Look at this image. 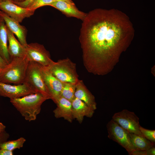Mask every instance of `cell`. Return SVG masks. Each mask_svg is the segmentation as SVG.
Wrapping results in <instances>:
<instances>
[{
  "label": "cell",
  "instance_id": "34",
  "mask_svg": "<svg viewBox=\"0 0 155 155\" xmlns=\"http://www.w3.org/2000/svg\"><path fill=\"white\" fill-rule=\"evenodd\" d=\"M1 17V15H0V17Z\"/></svg>",
  "mask_w": 155,
  "mask_h": 155
},
{
  "label": "cell",
  "instance_id": "19",
  "mask_svg": "<svg viewBox=\"0 0 155 155\" xmlns=\"http://www.w3.org/2000/svg\"><path fill=\"white\" fill-rule=\"evenodd\" d=\"M130 140L135 150H147L155 146L152 142L143 136L130 133Z\"/></svg>",
  "mask_w": 155,
  "mask_h": 155
},
{
  "label": "cell",
  "instance_id": "8",
  "mask_svg": "<svg viewBox=\"0 0 155 155\" xmlns=\"http://www.w3.org/2000/svg\"><path fill=\"white\" fill-rule=\"evenodd\" d=\"M112 118L113 120L129 133L143 136L140 130L139 118L133 112L124 109L115 113Z\"/></svg>",
  "mask_w": 155,
  "mask_h": 155
},
{
  "label": "cell",
  "instance_id": "5",
  "mask_svg": "<svg viewBox=\"0 0 155 155\" xmlns=\"http://www.w3.org/2000/svg\"><path fill=\"white\" fill-rule=\"evenodd\" d=\"M24 83L27 84L36 93H41L51 99V95L45 83L39 64L29 61Z\"/></svg>",
  "mask_w": 155,
  "mask_h": 155
},
{
  "label": "cell",
  "instance_id": "2",
  "mask_svg": "<svg viewBox=\"0 0 155 155\" xmlns=\"http://www.w3.org/2000/svg\"><path fill=\"white\" fill-rule=\"evenodd\" d=\"M49 99L47 96L37 92L10 99V102L26 120L30 122L36 120L40 112L42 104Z\"/></svg>",
  "mask_w": 155,
  "mask_h": 155
},
{
  "label": "cell",
  "instance_id": "24",
  "mask_svg": "<svg viewBox=\"0 0 155 155\" xmlns=\"http://www.w3.org/2000/svg\"><path fill=\"white\" fill-rule=\"evenodd\" d=\"M155 146L147 150H135L131 153V155H155Z\"/></svg>",
  "mask_w": 155,
  "mask_h": 155
},
{
  "label": "cell",
  "instance_id": "16",
  "mask_svg": "<svg viewBox=\"0 0 155 155\" xmlns=\"http://www.w3.org/2000/svg\"><path fill=\"white\" fill-rule=\"evenodd\" d=\"M75 96L93 110L96 109L97 104L95 97L87 88L82 80H79L76 84Z\"/></svg>",
  "mask_w": 155,
  "mask_h": 155
},
{
  "label": "cell",
  "instance_id": "13",
  "mask_svg": "<svg viewBox=\"0 0 155 155\" xmlns=\"http://www.w3.org/2000/svg\"><path fill=\"white\" fill-rule=\"evenodd\" d=\"M71 103L73 119H76L80 123L82 122L84 117L91 118L94 113V110L78 98H75Z\"/></svg>",
  "mask_w": 155,
  "mask_h": 155
},
{
  "label": "cell",
  "instance_id": "14",
  "mask_svg": "<svg viewBox=\"0 0 155 155\" xmlns=\"http://www.w3.org/2000/svg\"><path fill=\"white\" fill-rule=\"evenodd\" d=\"M49 6L57 9L67 16L74 17L82 21L87 15V13L78 9L75 4H72L66 1H54Z\"/></svg>",
  "mask_w": 155,
  "mask_h": 155
},
{
  "label": "cell",
  "instance_id": "31",
  "mask_svg": "<svg viewBox=\"0 0 155 155\" xmlns=\"http://www.w3.org/2000/svg\"><path fill=\"white\" fill-rule=\"evenodd\" d=\"M24 0H12L13 2H21Z\"/></svg>",
  "mask_w": 155,
  "mask_h": 155
},
{
  "label": "cell",
  "instance_id": "32",
  "mask_svg": "<svg viewBox=\"0 0 155 155\" xmlns=\"http://www.w3.org/2000/svg\"><path fill=\"white\" fill-rule=\"evenodd\" d=\"M9 1L13 2L12 0H0V2L4 1Z\"/></svg>",
  "mask_w": 155,
  "mask_h": 155
},
{
  "label": "cell",
  "instance_id": "11",
  "mask_svg": "<svg viewBox=\"0 0 155 155\" xmlns=\"http://www.w3.org/2000/svg\"><path fill=\"white\" fill-rule=\"evenodd\" d=\"M40 65L45 83L51 95V99L55 103L61 96L64 83L61 82L54 76L48 67L40 64Z\"/></svg>",
  "mask_w": 155,
  "mask_h": 155
},
{
  "label": "cell",
  "instance_id": "6",
  "mask_svg": "<svg viewBox=\"0 0 155 155\" xmlns=\"http://www.w3.org/2000/svg\"><path fill=\"white\" fill-rule=\"evenodd\" d=\"M109 138L118 143L131 155L135 150L130 140V133L111 119L106 125Z\"/></svg>",
  "mask_w": 155,
  "mask_h": 155
},
{
  "label": "cell",
  "instance_id": "17",
  "mask_svg": "<svg viewBox=\"0 0 155 155\" xmlns=\"http://www.w3.org/2000/svg\"><path fill=\"white\" fill-rule=\"evenodd\" d=\"M6 27L9 42L8 51L11 60L13 57H26L25 47L17 40L14 34Z\"/></svg>",
  "mask_w": 155,
  "mask_h": 155
},
{
  "label": "cell",
  "instance_id": "27",
  "mask_svg": "<svg viewBox=\"0 0 155 155\" xmlns=\"http://www.w3.org/2000/svg\"><path fill=\"white\" fill-rule=\"evenodd\" d=\"M13 151L0 148V155H13Z\"/></svg>",
  "mask_w": 155,
  "mask_h": 155
},
{
  "label": "cell",
  "instance_id": "22",
  "mask_svg": "<svg viewBox=\"0 0 155 155\" xmlns=\"http://www.w3.org/2000/svg\"><path fill=\"white\" fill-rule=\"evenodd\" d=\"M54 1V0H35L27 8L36 10L40 7L49 5Z\"/></svg>",
  "mask_w": 155,
  "mask_h": 155
},
{
  "label": "cell",
  "instance_id": "20",
  "mask_svg": "<svg viewBox=\"0 0 155 155\" xmlns=\"http://www.w3.org/2000/svg\"><path fill=\"white\" fill-rule=\"evenodd\" d=\"M26 139L23 137H20L15 140L6 141L2 143L0 148L13 151L16 149H20L23 147Z\"/></svg>",
  "mask_w": 155,
  "mask_h": 155
},
{
  "label": "cell",
  "instance_id": "30",
  "mask_svg": "<svg viewBox=\"0 0 155 155\" xmlns=\"http://www.w3.org/2000/svg\"><path fill=\"white\" fill-rule=\"evenodd\" d=\"M54 1H62L67 2L72 4H75L72 0H54Z\"/></svg>",
  "mask_w": 155,
  "mask_h": 155
},
{
  "label": "cell",
  "instance_id": "12",
  "mask_svg": "<svg viewBox=\"0 0 155 155\" xmlns=\"http://www.w3.org/2000/svg\"><path fill=\"white\" fill-rule=\"evenodd\" d=\"M0 15L3 19L8 28L16 36L19 41L25 47L28 44L26 41L27 30L26 27L2 11H0Z\"/></svg>",
  "mask_w": 155,
  "mask_h": 155
},
{
  "label": "cell",
  "instance_id": "23",
  "mask_svg": "<svg viewBox=\"0 0 155 155\" xmlns=\"http://www.w3.org/2000/svg\"><path fill=\"white\" fill-rule=\"evenodd\" d=\"M140 130L142 135L148 140L155 143V130L147 129L140 126Z\"/></svg>",
  "mask_w": 155,
  "mask_h": 155
},
{
  "label": "cell",
  "instance_id": "1",
  "mask_svg": "<svg viewBox=\"0 0 155 155\" xmlns=\"http://www.w3.org/2000/svg\"><path fill=\"white\" fill-rule=\"evenodd\" d=\"M79 41L84 65L89 73L104 75L111 72L133 38L128 18L118 10L96 9L82 20Z\"/></svg>",
  "mask_w": 155,
  "mask_h": 155
},
{
  "label": "cell",
  "instance_id": "33",
  "mask_svg": "<svg viewBox=\"0 0 155 155\" xmlns=\"http://www.w3.org/2000/svg\"><path fill=\"white\" fill-rule=\"evenodd\" d=\"M1 69H0V71H1Z\"/></svg>",
  "mask_w": 155,
  "mask_h": 155
},
{
  "label": "cell",
  "instance_id": "26",
  "mask_svg": "<svg viewBox=\"0 0 155 155\" xmlns=\"http://www.w3.org/2000/svg\"><path fill=\"white\" fill-rule=\"evenodd\" d=\"M9 136V134L5 131L0 133V146L2 143L7 141Z\"/></svg>",
  "mask_w": 155,
  "mask_h": 155
},
{
  "label": "cell",
  "instance_id": "3",
  "mask_svg": "<svg viewBox=\"0 0 155 155\" xmlns=\"http://www.w3.org/2000/svg\"><path fill=\"white\" fill-rule=\"evenodd\" d=\"M29 61L26 57H13L0 72V82L18 85L24 83Z\"/></svg>",
  "mask_w": 155,
  "mask_h": 155
},
{
  "label": "cell",
  "instance_id": "18",
  "mask_svg": "<svg viewBox=\"0 0 155 155\" xmlns=\"http://www.w3.org/2000/svg\"><path fill=\"white\" fill-rule=\"evenodd\" d=\"M7 41L6 26L1 16L0 17V55L8 64L11 60L8 51Z\"/></svg>",
  "mask_w": 155,
  "mask_h": 155
},
{
  "label": "cell",
  "instance_id": "9",
  "mask_svg": "<svg viewBox=\"0 0 155 155\" xmlns=\"http://www.w3.org/2000/svg\"><path fill=\"white\" fill-rule=\"evenodd\" d=\"M0 9L19 23L25 18L32 16L35 11L21 7L9 1L0 2Z\"/></svg>",
  "mask_w": 155,
  "mask_h": 155
},
{
  "label": "cell",
  "instance_id": "25",
  "mask_svg": "<svg viewBox=\"0 0 155 155\" xmlns=\"http://www.w3.org/2000/svg\"><path fill=\"white\" fill-rule=\"evenodd\" d=\"M35 0H24L21 2H13L21 7L26 8L28 7Z\"/></svg>",
  "mask_w": 155,
  "mask_h": 155
},
{
  "label": "cell",
  "instance_id": "28",
  "mask_svg": "<svg viewBox=\"0 0 155 155\" xmlns=\"http://www.w3.org/2000/svg\"><path fill=\"white\" fill-rule=\"evenodd\" d=\"M7 64L5 61L0 55V69H4Z\"/></svg>",
  "mask_w": 155,
  "mask_h": 155
},
{
  "label": "cell",
  "instance_id": "10",
  "mask_svg": "<svg viewBox=\"0 0 155 155\" xmlns=\"http://www.w3.org/2000/svg\"><path fill=\"white\" fill-rule=\"evenodd\" d=\"M36 92L25 83L13 85L0 82V96L10 99L21 97Z\"/></svg>",
  "mask_w": 155,
  "mask_h": 155
},
{
  "label": "cell",
  "instance_id": "29",
  "mask_svg": "<svg viewBox=\"0 0 155 155\" xmlns=\"http://www.w3.org/2000/svg\"><path fill=\"white\" fill-rule=\"evenodd\" d=\"M6 126L1 122H0V133L5 131Z\"/></svg>",
  "mask_w": 155,
  "mask_h": 155
},
{
  "label": "cell",
  "instance_id": "4",
  "mask_svg": "<svg viewBox=\"0 0 155 155\" xmlns=\"http://www.w3.org/2000/svg\"><path fill=\"white\" fill-rule=\"evenodd\" d=\"M48 68L54 76L62 82L76 84L79 80L75 63L68 58L54 62Z\"/></svg>",
  "mask_w": 155,
  "mask_h": 155
},
{
  "label": "cell",
  "instance_id": "7",
  "mask_svg": "<svg viewBox=\"0 0 155 155\" xmlns=\"http://www.w3.org/2000/svg\"><path fill=\"white\" fill-rule=\"evenodd\" d=\"M24 47L26 57L29 61L36 62L47 67L54 62L51 59L49 52L43 45L32 43L28 44Z\"/></svg>",
  "mask_w": 155,
  "mask_h": 155
},
{
  "label": "cell",
  "instance_id": "15",
  "mask_svg": "<svg viewBox=\"0 0 155 155\" xmlns=\"http://www.w3.org/2000/svg\"><path fill=\"white\" fill-rule=\"evenodd\" d=\"M55 103L57 107L53 110V112L55 118H63L68 121L72 122L73 118L71 102L61 96Z\"/></svg>",
  "mask_w": 155,
  "mask_h": 155
},
{
  "label": "cell",
  "instance_id": "21",
  "mask_svg": "<svg viewBox=\"0 0 155 155\" xmlns=\"http://www.w3.org/2000/svg\"><path fill=\"white\" fill-rule=\"evenodd\" d=\"M76 84L71 83H64L61 96L71 102L75 98Z\"/></svg>",
  "mask_w": 155,
  "mask_h": 155
}]
</instances>
